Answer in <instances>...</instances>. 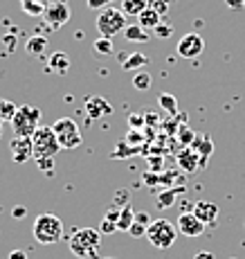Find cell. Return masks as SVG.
I'll list each match as a JSON object with an SVG mask.
<instances>
[{"label": "cell", "instance_id": "37", "mask_svg": "<svg viewBox=\"0 0 245 259\" xmlns=\"http://www.w3.org/2000/svg\"><path fill=\"white\" fill-rule=\"evenodd\" d=\"M115 203L119 207H126L128 205V192L126 189H119V194H115Z\"/></svg>", "mask_w": 245, "mask_h": 259}, {"label": "cell", "instance_id": "15", "mask_svg": "<svg viewBox=\"0 0 245 259\" xmlns=\"http://www.w3.org/2000/svg\"><path fill=\"white\" fill-rule=\"evenodd\" d=\"M160 18H162V16H160L156 9H153V7H146V9H144V12L137 16V25H139V27H144V29H156L158 25L162 23Z\"/></svg>", "mask_w": 245, "mask_h": 259}, {"label": "cell", "instance_id": "12", "mask_svg": "<svg viewBox=\"0 0 245 259\" xmlns=\"http://www.w3.org/2000/svg\"><path fill=\"white\" fill-rule=\"evenodd\" d=\"M86 113L90 119H102L104 115H111L113 106L108 104L106 97H88L86 102Z\"/></svg>", "mask_w": 245, "mask_h": 259}, {"label": "cell", "instance_id": "39", "mask_svg": "<svg viewBox=\"0 0 245 259\" xmlns=\"http://www.w3.org/2000/svg\"><path fill=\"white\" fill-rule=\"evenodd\" d=\"M225 7H229L232 12H241V9L245 7V0H223Z\"/></svg>", "mask_w": 245, "mask_h": 259}, {"label": "cell", "instance_id": "27", "mask_svg": "<svg viewBox=\"0 0 245 259\" xmlns=\"http://www.w3.org/2000/svg\"><path fill=\"white\" fill-rule=\"evenodd\" d=\"M193 147H201L198 149V156H212V151H214V144H212V140H209L207 136H201V138H196V140L191 142Z\"/></svg>", "mask_w": 245, "mask_h": 259}, {"label": "cell", "instance_id": "34", "mask_svg": "<svg viewBox=\"0 0 245 259\" xmlns=\"http://www.w3.org/2000/svg\"><path fill=\"white\" fill-rule=\"evenodd\" d=\"M111 3H115V0H88V7H90V9H97V12H102V9L111 7Z\"/></svg>", "mask_w": 245, "mask_h": 259}, {"label": "cell", "instance_id": "28", "mask_svg": "<svg viewBox=\"0 0 245 259\" xmlns=\"http://www.w3.org/2000/svg\"><path fill=\"white\" fill-rule=\"evenodd\" d=\"M133 86L137 88V91H149V88H151V74L149 72H137L133 77Z\"/></svg>", "mask_w": 245, "mask_h": 259}, {"label": "cell", "instance_id": "40", "mask_svg": "<svg viewBox=\"0 0 245 259\" xmlns=\"http://www.w3.org/2000/svg\"><path fill=\"white\" fill-rule=\"evenodd\" d=\"M180 136H182V138H180V140H182L184 144H191L193 140H196V136H193V131H191V128H189V131H187V128H180Z\"/></svg>", "mask_w": 245, "mask_h": 259}, {"label": "cell", "instance_id": "13", "mask_svg": "<svg viewBox=\"0 0 245 259\" xmlns=\"http://www.w3.org/2000/svg\"><path fill=\"white\" fill-rule=\"evenodd\" d=\"M193 214H196L198 219L205 223V226H216V221H218V207L214 205V203H209V201H198L196 205H193Z\"/></svg>", "mask_w": 245, "mask_h": 259}, {"label": "cell", "instance_id": "25", "mask_svg": "<svg viewBox=\"0 0 245 259\" xmlns=\"http://www.w3.org/2000/svg\"><path fill=\"white\" fill-rule=\"evenodd\" d=\"M94 54H99V57H111V54L115 52L113 50V41L111 38H104V36H99L97 41H94Z\"/></svg>", "mask_w": 245, "mask_h": 259}, {"label": "cell", "instance_id": "1", "mask_svg": "<svg viewBox=\"0 0 245 259\" xmlns=\"http://www.w3.org/2000/svg\"><path fill=\"white\" fill-rule=\"evenodd\" d=\"M99 246H102V232L94 228H79L70 237V250L79 259H97Z\"/></svg>", "mask_w": 245, "mask_h": 259}, {"label": "cell", "instance_id": "3", "mask_svg": "<svg viewBox=\"0 0 245 259\" xmlns=\"http://www.w3.org/2000/svg\"><path fill=\"white\" fill-rule=\"evenodd\" d=\"M176 237H178V228L171 221H167V219H156L146 228L149 243L153 248H158V250H169L176 243Z\"/></svg>", "mask_w": 245, "mask_h": 259}, {"label": "cell", "instance_id": "33", "mask_svg": "<svg viewBox=\"0 0 245 259\" xmlns=\"http://www.w3.org/2000/svg\"><path fill=\"white\" fill-rule=\"evenodd\" d=\"M144 124H146V119H144V115H135V113H133V115L128 117V126L135 128V131H142Z\"/></svg>", "mask_w": 245, "mask_h": 259}, {"label": "cell", "instance_id": "22", "mask_svg": "<svg viewBox=\"0 0 245 259\" xmlns=\"http://www.w3.org/2000/svg\"><path fill=\"white\" fill-rule=\"evenodd\" d=\"M16 111H18V106L14 102H9V99H0V124L14 119Z\"/></svg>", "mask_w": 245, "mask_h": 259}, {"label": "cell", "instance_id": "9", "mask_svg": "<svg viewBox=\"0 0 245 259\" xmlns=\"http://www.w3.org/2000/svg\"><path fill=\"white\" fill-rule=\"evenodd\" d=\"M176 228L180 235H184V237H201L207 226L193 212H182L176 221Z\"/></svg>", "mask_w": 245, "mask_h": 259}, {"label": "cell", "instance_id": "35", "mask_svg": "<svg viewBox=\"0 0 245 259\" xmlns=\"http://www.w3.org/2000/svg\"><path fill=\"white\" fill-rule=\"evenodd\" d=\"M99 232H102V235H113V232H117V223H113V221H108V219H104V223H102V228H99Z\"/></svg>", "mask_w": 245, "mask_h": 259}, {"label": "cell", "instance_id": "21", "mask_svg": "<svg viewBox=\"0 0 245 259\" xmlns=\"http://www.w3.org/2000/svg\"><path fill=\"white\" fill-rule=\"evenodd\" d=\"M133 223H135V210L131 205L122 207V214H119V219H117V230L128 232V228H131Z\"/></svg>", "mask_w": 245, "mask_h": 259}, {"label": "cell", "instance_id": "7", "mask_svg": "<svg viewBox=\"0 0 245 259\" xmlns=\"http://www.w3.org/2000/svg\"><path fill=\"white\" fill-rule=\"evenodd\" d=\"M52 131L57 133L61 149H77V147H81V142H83L81 128H79V124L74 122L72 117L57 119V122L52 124Z\"/></svg>", "mask_w": 245, "mask_h": 259}, {"label": "cell", "instance_id": "2", "mask_svg": "<svg viewBox=\"0 0 245 259\" xmlns=\"http://www.w3.org/2000/svg\"><path fill=\"white\" fill-rule=\"evenodd\" d=\"M63 237V221L54 214H38L34 221V239L43 246H52V243L61 241Z\"/></svg>", "mask_w": 245, "mask_h": 259}, {"label": "cell", "instance_id": "18", "mask_svg": "<svg viewBox=\"0 0 245 259\" xmlns=\"http://www.w3.org/2000/svg\"><path fill=\"white\" fill-rule=\"evenodd\" d=\"M151 5V0H122V12L126 16H139Z\"/></svg>", "mask_w": 245, "mask_h": 259}, {"label": "cell", "instance_id": "26", "mask_svg": "<svg viewBox=\"0 0 245 259\" xmlns=\"http://www.w3.org/2000/svg\"><path fill=\"white\" fill-rule=\"evenodd\" d=\"M158 102H160V106H162L164 111H169L171 115H173V113H178V99L173 97L171 93H160Z\"/></svg>", "mask_w": 245, "mask_h": 259}, {"label": "cell", "instance_id": "19", "mask_svg": "<svg viewBox=\"0 0 245 259\" xmlns=\"http://www.w3.org/2000/svg\"><path fill=\"white\" fill-rule=\"evenodd\" d=\"M45 48H47V38H45V36H32V38H27V46H25L27 54H32V57H43Z\"/></svg>", "mask_w": 245, "mask_h": 259}, {"label": "cell", "instance_id": "17", "mask_svg": "<svg viewBox=\"0 0 245 259\" xmlns=\"http://www.w3.org/2000/svg\"><path fill=\"white\" fill-rule=\"evenodd\" d=\"M122 34L126 36V41H131V43H149V38H151V34L144 27H139V25H126V29H124Z\"/></svg>", "mask_w": 245, "mask_h": 259}, {"label": "cell", "instance_id": "24", "mask_svg": "<svg viewBox=\"0 0 245 259\" xmlns=\"http://www.w3.org/2000/svg\"><path fill=\"white\" fill-rule=\"evenodd\" d=\"M149 63V57L146 54H142V52H135V54H131V57L124 61V70H135V68H142V66H146Z\"/></svg>", "mask_w": 245, "mask_h": 259}, {"label": "cell", "instance_id": "8", "mask_svg": "<svg viewBox=\"0 0 245 259\" xmlns=\"http://www.w3.org/2000/svg\"><path fill=\"white\" fill-rule=\"evenodd\" d=\"M203 50H205V41H203L201 34H196V32L184 34V36L178 41V54L182 59H196V57H201Z\"/></svg>", "mask_w": 245, "mask_h": 259}, {"label": "cell", "instance_id": "10", "mask_svg": "<svg viewBox=\"0 0 245 259\" xmlns=\"http://www.w3.org/2000/svg\"><path fill=\"white\" fill-rule=\"evenodd\" d=\"M43 16L52 27H61V25H66L70 21V7L66 3H61V0H57V3L45 5Z\"/></svg>", "mask_w": 245, "mask_h": 259}, {"label": "cell", "instance_id": "20", "mask_svg": "<svg viewBox=\"0 0 245 259\" xmlns=\"http://www.w3.org/2000/svg\"><path fill=\"white\" fill-rule=\"evenodd\" d=\"M198 153H193V151H184V153H180L178 156V162H180V167L184 169L187 174H193L198 169Z\"/></svg>", "mask_w": 245, "mask_h": 259}, {"label": "cell", "instance_id": "30", "mask_svg": "<svg viewBox=\"0 0 245 259\" xmlns=\"http://www.w3.org/2000/svg\"><path fill=\"white\" fill-rule=\"evenodd\" d=\"M146 228L149 226H144V223H137L135 221L131 228H128V235L135 237V239H139V237H146Z\"/></svg>", "mask_w": 245, "mask_h": 259}, {"label": "cell", "instance_id": "47", "mask_svg": "<svg viewBox=\"0 0 245 259\" xmlns=\"http://www.w3.org/2000/svg\"><path fill=\"white\" fill-rule=\"evenodd\" d=\"M104 259H115V257H104Z\"/></svg>", "mask_w": 245, "mask_h": 259}, {"label": "cell", "instance_id": "5", "mask_svg": "<svg viewBox=\"0 0 245 259\" xmlns=\"http://www.w3.org/2000/svg\"><path fill=\"white\" fill-rule=\"evenodd\" d=\"M97 29H99V36H104V38L117 36L119 32L126 29V14H124L122 9L113 7V5L102 9L97 16Z\"/></svg>", "mask_w": 245, "mask_h": 259}, {"label": "cell", "instance_id": "31", "mask_svg": "<svg viewBox=\"0 0 245 259\" xmlns=\"http://www.w3.org/2000/svg\"><path fill=\"white\" fill-rule=\"evenodd\" d=\"M36 165L41 171H45L47 176H52V171H54V158H41V160H36Z\"/></svg>", "mask_w": 245, "mask_h": 259}, {"label": "cell", "instance_id": "11", "mask_svg": "<svg viewBox=\"0 0 245 259\" xmlns=\"http://www.w3.org/2000/svg\"><path fill=\"white\" fill-rule=\"evenodd\" d=\"M9 151H12V158L14 162H27L29 158H34V151H32V138H14L9 142Z\"/></svg>", "mask_w": 245, "mask_h": 259}, {"label": "cell", "instance_id": "43", "mask_svg": "<svg viewBox=\"0 0 245 259\" xmlns=\"http://www.w3.org/2000/svg\"><path fill=\"white\" fill-rule=\"evenodd\" d=\"M9 259H27V252L25 250H12L9 252Z\"/></svg>", "mask_w": 245, "mask_h": 259}, {"label": "cell", "instance_id": "14", "mask_svg": "<svg viewBox=\"0 0 245 259\" xmlns=\"http://www.w3.org/2000/svg\"><path fill=\"white\" fill-rule=\"evenodd\" d=\"M182 189H173V187H167V189H160L156 194V207L158 210H167V207H171L173 203H176V194H180Z\"/></svg>", "mask_w": 245, "mask_h": 259}, {"label": "cell", "instance_id": "16", "mask_svg": "<svg viewBox=\"0 0 245 259\" xmlns=\"http://www.w3.org/2000/svg\"><path fill=\"white\" fill-rule=\"evenodd\" d=\"M50 70L57 74H66L70 70V57L66 52H52L50 54Z\"/></svg>", "mask_w": 245, "mask_h": 259}, {"label": "cell", "instance_id": "32", "mask_svg": "<svg viewBox=\"0 0 245 259\" xmlns=\"http://www.w3.org/2000/svg\"><path fill=\"white\" fill-rule=\"evenodd\" d=\"M126 142H128V144H137V147H139V144L144 142V133L131 128V131H128V136H126Z\"/></svg>", "mask_w": 245, "mask_h": 259}, {"label": "cell", "instance_id": "38", "mask_svg": "<svg viewBox=\"0 0 245 259\" xmlns=\"http://www.w3.org/2000/svg\"><path fill=\"white\" fill-rule=\"evenodd\" d=\"M133 153V149H126V144H117V149H115V156L113 158H128Z\"/></svg>", "mask_w": 245, "mask_h": 259}, {"label": "cell", "instance_id": "36", "mask_svg": "<svg viewBox=\"0 0 245 259\" xmlns=\"http://www.w3.org/2000/svg\"><path fill=\"white\" fill-rule=\"evenodd\" d=\"M149 7H153V9H156V12L160 14V16H162V14H167L169 3H167V0H153V3L149 5Z\"/></svg>", "mask_w": 245, "mask_h": 259}, {"label": "cell", "instance_id": "6", "mask_svg": "<svg viewBox=\"0 0 245 259\" xmlns=\"http://www.w3.org/2000/svg\"><path fill=\"white\" fill-rule=\"evenodd\" d=\"M38 119H41V111H38L36 106H18L16 115L12 119L14 133H16L18 138H32L34 131L41 126Z\"/></svg>", "mask_w": 245, "mask_h": 259}, {"label": "cell", "instance_id": "41", "mask_svg": "<svg viewBox=\"0 0 245 259\" xmlns=\"http://www.w3.org/2000/svg\"><path fill=\"white\" fill-rule=\"evenodd\" d=\"M135 221L137 223H144V226H151V217L144 212H135Z\"/></svg>", "mask_w": 245, "mask_h": 259}, {"label": "cell", "instance_id": "42", "mask_svg": "<svg viewBox=\"0 0 245 259\" xmlns=\"http://www.w3.org/2000/svg\"><path fill=\"white\" fill-rule=\"evenodd\" d=\"M25 214H27V207H23V205H16V207L12 210V217H14V219H23Z\"/></svg>", "mask_w": 245, "mask_h": 259}, {"label": "cell", "instance_id": "29", "mask_svg": "<svg viewBox=\"0 0 245 259\" xmlns=\"http://www.w3.org/2000/svg\"><path fill=\"white\" fill-rule=\"evenodd\" d=\"M153 36L156 38H171L173 36V25H169V23H160L156 29H153Z\"/></svg>", "mask_w": 245, "mask_h": 259}, {"label": "cell", "instance_id": "4", "mask_svg": "<svg viewBox=\"0 0 245 259\" xmlns=\"http://www.w3.org/2000/svg\"><path fill=\"white\" fill-rule=\"evenodd\" d=\"M32 151H34V160L41 158H54L61 151L57 133L52 131V126H38L32 136Z\"/></svg>", "mask_w": 245, "mask_h": 259}, {"label": "cell", "instance_id": "23", "mask_svg": "<svg viewBox=\"0 0 245 259\" xmlns=\"http://www.w3.org/2000/svg\"><path fill=\"white\" fill-rule=\"evenodd\" d=\"M21 7L29 16H43V12H45V5L41 0H21Z\"/></svg>", "mask_w": 245, "mask_h": 259}, {"label": "cell", "instance_id": "45", "mask_svg": "<svg viewBox=\"0 0 245 259\" xmlns=\"http://www.w3.org/2000/svg\"><path fill=\"white\" fill-rule=\"evenodd\" d=\"M149 165L156 167V169H160V165H162V158H149Z\"/></svg>", "mask_w": 245, "mask_h": 259}, {"label": "cell", "instance_id": "44", "mask_svg": "<svg viewBox=\"0 0 245 259\" xmlns=\"http://www.w3.org/2000/svg\"><path fill=\"white\" fill-rule=\"evenodd\" d=\"M193 259H216V257H214V252L203 250V252H196V255H193Z\"/></svg>", "mask_w": 245, "mask_h": 259}, {"label": "cell", "instance_id": "46", "mask_svg": "<svg viewBox=\"0 0 245 259\" xmlns=\"http://www.w3.org/2000/svg\"><path fill=\"white\" fill-rule=\"evenodd\" d=\"M0 138H3V124H0Z\"/></svg>", "mask_w": 245, "mask_h": 259}]
</instances>
